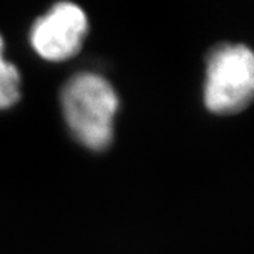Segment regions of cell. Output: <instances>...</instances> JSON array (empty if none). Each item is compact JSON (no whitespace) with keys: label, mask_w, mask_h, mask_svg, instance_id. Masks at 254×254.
I'll return each mask as SVG.
<instances>
[{"label":"cell","mask_w":254,"mask_h":254,"mask_svg":"<svg viewBox=\"0 0 254 254\" xmlns=\"http://www.w3.org/2000/svg\"><path fill=\"white\" fill-rule=\"evenodd\" d=\"M64 118L76 140L91 150H105L113 138L119 109L116 91L95 72L73 75L61 95Z\"/></svg>","instance_id":"6da1fadb"},{"label":"cell","mask_w":254,"mask_h":254,"mask_svg":"<svg viewBox=\"0 0 254 254\" xmlns=\"http://www.w3.org/2000/svg\"><path fill=\"white\" fill-rule=\"evenodd\" d=\"M86 31L85 11L75 3L60 1L37 18L30 31V43L41 58L60 63L78 54Z\"/></svg>","instance_id":"3957f363"},{"label":"cell","mask_w":254,"mask_h":254,"mask_svg":"<svg viewBox=\"0 0 254 254\" xmlns=\"http://www.w3.org/2000/svg\"><path fill=\"white\" fill-rule=\"evenodd\" d=\"M254 93V55L243 44H222L208 58L203 102L216 115L243 110Z\"/></svg>","instance_id":"7a4b0ae2"},{"label":"cell","mask_w":254,"mask_h":254,"mask_svg":"<svg viewBox=\"0 0 254 254\" xmlns=\"http://www.w3.org/2000/svg\"><path fill=\"white\" fill-rule=\"evenodd\" d=\"M4 41L0 36V110L9 109L20 99V72L14 64L9 63L4 55Z\"/></svg>","instance_id":"277c9868"}]
</instances>
